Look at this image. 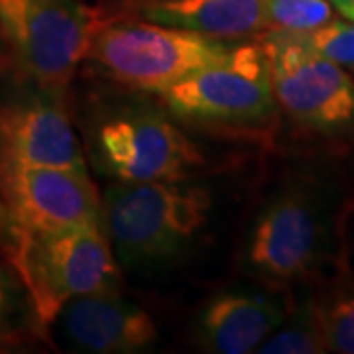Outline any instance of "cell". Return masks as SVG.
Returning a JSON list of instances; mask_svg holds the SVG:
<instances>
[{"label": "cell", "mask_w": 354, "mask_h": 354, "mask_svg": "<svg viewBox=\"0 0 354 354\" xmlns=\"http://www.w3.org/2000/svg\"><path fill=\"white\" fill-rule=\"evenodd\" d=\"M0 201L10 225L26 230L101 225L102 199L87 169L0 164Z\"/></svg>", "instance_id": "9c48e42d"}, {"label": "cell", "mask_w": 354, "mask_h": 354, "mask_svg": "<svg viewBox=\"0 0 354 354\" xmlns=\"http://www.w3.org/2000/svg\"><path fill=\"white\" fill-rule=\"evenodd\" d=\"M138 16L156 24L232 41L266 32V0H140Z\"/></svg>", "instance_id": "4fadbf2b"}, {"label": "cell", "mask_w": 354, "mask_h": 354, "mask_svg": "<svg viewBox=\"0 0 354 354\" xmlns=\"http://www.w3.org/2000/svg\"><path fill=\"white\" fill-rule=\"evenodd\" d=\"M232 46L189 30L134 20H104L99 12L87 59L120 85L160 93L207 65L227 57Z\"/></svg>", "instance_id": "3957f363"}, {"label": "cell", "mask_w": 354, "mask_h": 354, "mask_svg": "<svg viewBox=\"0 0 354 354\" xmlns=\"http://www.w3.org/2000/svg\"><path fill=\"white\" fill-rule=\"evenodd\" d=\"M97 148L104 167L122 183L185 181L205 164L201 150L167 118L118 114L102 122Z\"/></svg>", "instance_id": "ba28073f"}, {"label": "cell", "mask_w": 354, "mask_h": 354, "mask_svg": "<svg viewBox=\"0 0 354 354\" xmlns=\"http://www.w3.org/2000/svg\"><path fill=\"white\" fill-rule=\"evenodd\" d=\"M34 87L0 104V164L87 169L62 88Z\"/></svg>", "instance_id": "30bf717a"}, {"label": "cell", "mask_w": 354, "mask_h": 354, "mask_svg": "<svg viewBox=\"0 0 354 354\" xmlns=\"http://www.w3.org/2000/svg\"><path fill=\"white\" fill-rule=\"evenodd\" d=\"M99 12L83 0H0V39L26 81L64 88L87 59Z\"/></svg>", "instance_id": "277c9868"}, {"label": "cell", "mask_w": 354, "mask_h": 354, "mask_svg": "<svg viewBox=\"0 0 354 354\" xmlns=\"http://www.w3.org/2000/svg\"><path fill=\"white\" fill-rule=\"evenodd\" d=\"M53 325L62 339L81 353H138L158 341L152 315L118 297L116 291L77 297L59 311Z\"/></svg>", "instance_id": "8fae6325"}, {"label": "cell", "mask_w": 354, "mask_h": 354, "mask_svg": "<svg viewBox=\"0 0 354 354\" xmlns=\"http://www.w3.org/2000/svg\"><path fill=\"white\" fill-rule=\"evenodd\" d=\"M330 20L329 0H266V32L307 34Z\"/></svg>", "instance_id": "9a60e30c"}, {"label": "cell", "mask_w": 354, "mask_h": 354, "mask_svg": "<svg viewBox=\"0 0 354 354\" xmlns=\"http://www.w3.org/2000/svg\"><path fill=\"white\" fill-rule=\"evenodd\" d=\"M2 305H4V286H2V276H0V315H2Z\"/></svg>", "instance_id": "ffe728a7"}, {"label": "cell", "mask_w": 354, "mask_h": 354, "mask_svg": "<svg viewBox=\"0 0 354 354\" xmlns=\"http://www.w3.org/2000/svg\"><path fill=\"white\" fill-rule=\"evenodd\" d=\"M262 354H321L327 353L323 335L317 327L311 304L299 315H293L290 323H281L260 346Z\"/></svg>", "instance_id": "2e32d148"}, {"label": "cell", "mask_w": 354, "mask_h": 354, "mask_svg": "<svg viewBox=\"0 0 354 354\" xmlns=\"http://www.w3.org/2000/svg\"><path fill=\"white\" fill-rule=\"evenodd\" d=\"M4 221H8V218H6V211H4V205H2V201H0V225H2Z\"/></svg>", "instance_id": "44dd1931"}, {"label": "cell", "mask_w": 354, "mask_h": 354, "mask_svg": "<svg viewBox=\"0 0 354 354\" xmlns=\"http://www.w3.org/2000/svg\"><path fill=\"white\" fill-rule=\"evenodd\" d=\"M335 239L337 223L319 191L293 183L276 193L256 218L246 244V262L270 281H301L325 266Z\"/></svg>", "instance_id": "5b68a950"}, {"label": "cell", "mask_w": 354, "mask_h": 354, "mask_svg": "<svg viewBox=\"0 0 354 354\" xmlns=\"http://www.w3.org/2000/svg\"><path fill=\"white\" fill-rule=\"evenodd\" d=\"M8 258L46 330L69 301L118 291L120 283L116 256L102 225L62 230L12 227Z\"/></svg>", "instance_id": "6da1fadb"}, {"label": "cell", "mask_w": 354, "mask_h": 354, "mask_svg": "<svg viewBox=\"0 0 354 354\" xmlns=\"http://www.w3.org/2000/svg\"><path fill=\"white\" fill-rule=\"evenodd\" d=\"M337 242L341 266L346 274L354 278V203L346 205L341 216L337 218Z\"/></svg>", "instance_id": "ac0fdd59"}, {"label": "cell", "mask_w": 354, "mask_h": 354, "mask_svg": "<svg viewBox=\"0 0 354 354\" xmlns=\"http://www.w3.org/2000/svg\"><path fill=\"white\" fill-rule=\"evenodd\" d=\"M274 97L305 127L341 128L354 120V81L341 65L309 48L301 34L262 32Z\"/></svg>", "instance_id": "52a82bcc"}, {"label": "cell", "mask_w": 354, "mask_h": 354, "mask_svg": "<svg viewBox=\"0 0 354 354\" xmlns=\"http://www.w3.org/2000/svg\"><path fill=\"white\" fill-rule=\"evenodd\" d=\"M0 41H2V39H0Z\"/></svg>", "instance_id": "7402d4cb"}, {"label": "cell", "mask_w": 354, "mask_h": 354, "mask_svg": "<svg viewBox=\"0 0 354 354\" xmlns=\"http://www.w3.org/2000/svg\"><path fill=\"white\" fill-rule=\"evenodd\" d=\"M181 118L221 124H262L276 111L268 59L262 44H236L223 62L193 71L156 93Z\"/></svg>", "instance_id": "8992f818"}, {"label": "cell", "mask_w": 354, "mask_h": 354, "mask_svg": "<svg viewBox=\"0 0 354 354\" xmlns=\"http://www.w3.org/2000/svg\"><path fill=\"white\" fill-rule=\"evenodd\" d=\"M305 44L341 67H354V22L330 20L313 32L301 34Z\"/></svg>", "instance_id": "e0dca14e"}, {"label": "cell", "mask_w": 354, "mask_h": 354, "mask_svg": "<svg viewBox=\"0 0 354 354\" xmlns=\"http://www.w3.org/2000/svg\"><path fill=\"white\" fill-rule=\"evenodd\" d=\"M290 317V307L276 291H225L203 309L197 335L207 351L248 354Z\"/></svg>", "instance_id": "7c38bea8"}, {"label": "cell", "mask_w": 354, "mask_h": 354, "mask_svg": "<svg viewBox=\"0 0 354 354\" xmlns=\"http://www.w3.org/2000/svg\"><path fill=\"white\" fill-rule=\"evenodd\" d=\"M327 353L354 354V283L311 304Z\"/></svg>", "instance_id": "5bb4252c"}, {"label": "cell", "mask_w": 354, "mask_h": 354, "mask_svg": "<svg viewBox=\"0 0 354 354\" xmlns=\"http://www.w3.org/2000/svg\"><path fill=\"white\" fill-rule=\"evenodd\" d=\"M205 187L183 181L114 185L102 199L101 225L124 266L165 262L189 246L211 213Z\"/></svg>", "instance_id": "7a4b0ae2"}, {"label": "cell", "mask_w": 354, "mask_h": 354, "mask_svg": "<svg viewBox=\"0 0 354 354\" xmlns=\"http://www.w3.org/2000/svg\"><path fill=\"white\" fill-rule=\"evenodd\" d=\"M329 4L344 20L354 22V0H329Z\"/></svg>", "instance_id": "d6986e66"}]
</instances>
